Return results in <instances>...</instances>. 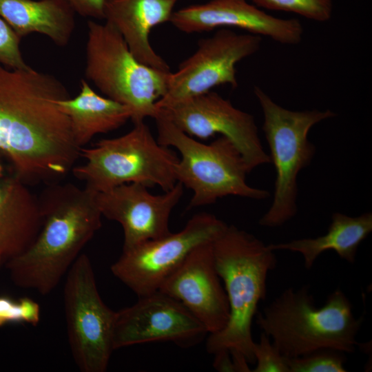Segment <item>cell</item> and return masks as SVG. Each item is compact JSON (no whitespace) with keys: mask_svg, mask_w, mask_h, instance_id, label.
<instances>
[{"mask_svg":"<svg viewBox=\"0 0 372 372\" xmlns=\"http://www.w3.org/2000/svg\"><path fill=\"white\" fill-rule=\"evenodd\" d=\"M70 97L52 74L0 64V154L28 185L60 181L81 156L57 104Z\"/></svg>","mask_w":372,"mask_h":372,"instance_id":"1","label":"cell"},{"mask_svg":"<svg viewBox=\"0 0 372 372\" xmlns=\"http://www.w3.org/2000/svg\"><path fill=\"white\" fill-rule=\"evenodd\" d=\"M42 225L34 242L9 260L13 282L42 295L52 292L101 227L96 193L60 181L45 185L38 198Z\"/></svg>","mask_w":372,"mask_h":372,"instance_id":"2","label":"cell"},{"mask_svg":"<svg viewBox=\"0 0 372 372\" xmlns=\"http://www.w3.org/2000/svg\"><path fill=\"white\" fill-rule=\"evenodd\" d=\"M213 251L228 299L229 318L223 330L208 334L207 351L214 354L222 349L236 350L254 364L251 325L259 302L266 298L268 273L276 267L274 251L231 225L213 242Z\"/></svg>","mask_w":372,"mask_h":372,"instance_id":"3","label":"cell"},{"mask_svg":"<svg viewBox=\"0 0 372 372\" xmlns=\"http://www.w3.org/2000/svg\"><path fill=\"white\" fill-rule=\"evenodd\" d=\"M364 318H355L345 293L336 289L317 307L309 287H289L256 316V324L287 358L320 349L352 353Z\"/></svg>","mask_w":372,"mask_h":372,"instance_id":"4","label":"cell"},{"mask_svg":"<svg viewBox=\"0 0 372 372\" xmlns=\"http://www.w3.org/2000/svg\"><path fill=\"white\" fill-rule=\"evenodd\" d=\"M80 156L85 162L74 165L71 172L95 193L131 183L147 187L158 185L167 192L177 183V154L158 143L144 121L134 123L133 128L121 136L81 147Z\"/></svg>","mask_w":372,"mask_h":372,"instance_id":"5","label":"cell"},{"mask_svg":"<svg viewBox=\"0 0 372 372\" xmlns=\"http://www.w3.org/2000/svg\"><path fill=\"white\" fill-rule=\"evenodd\" d=\"M85 76L106 97L127 107L134 123L155 118L171 72L139 62L110 23L87 21Z\"/></svg>","mask_w":372,"mask_h":372,"instance_id":"6","label":"cell"},{"mask_svg":"<svg viewBox=\"0 0 372 372\" xmlns=\"http://www.w3.org/2000/svg\"><path fill=\"white\" fill-rule=\"evenodd\" d=\"M159 144L175 147L180 159L175 166L177 182L194 192L189 207L215 203L218 198L237 196L255 200L269 196V191L251 187L246 182L250 172L236 146L227 137L209 144L197 141L165 117L154 118Z\"/></svg>","mask_w":372,"mask_h":372,"instance_id":"7","label":"cell"},{"mask_svg":"<svg viewBox=\"0 0 372 372\" xmlns=\"http://www.w3.org/2000/svg\"><path fill=\"white\" fill-rule=\"evenodd\" d=\"M254 92L262 111V129L276 171L272 203L258 223L273 228L283 225L297 214L298 176L310 165L316 154L315 145L308 139L311 128L336 114L330 110H290L279 105L258 86Z\"/></svg>","mask_w":372,"mask_h":372,"instance_id":"8","label":"cell"},{"mask_svg":"<svg viewBox=\"0 0 372 372\" xmlns=\"http://www.w3.org/2000/svg\"><path fill=\"white\" fill-rule=\"evenodd\" d=\"M68 342L79 369L104 372L112 351L116 311L99 293L90 260L81 254L68 273L63 289Z\"/></svg>","mask_w":372,"mask_h":372,"instance_id":"9","label":"cell"},{"mask_svg":"<svg viewBox=\"0 0 372 372\" xmlns=\"http://www.w3.org/2000/svg\"><path fill=\"white\" fill-rule=\"evenodd\" d=\"M227 225L211 214H196L178 232L123 251L111 271L138 297L158 291L193 249L214 242Z\"/></svg>","mask_w":372,"mask_h":372,"instance_id":"10","label":"cell"},{"mask_svg":"<svg viewBox=\"0 0 372 372\" xmlns=\"http://www.w3.org/2000/svg\"><path fill=\"white\" fill-rule=\"evenodd\" d=\"M262 37L238 34L220 28L211 37L199 41L196 50L170 72L167 90L156 103L162 108L185 99L229 85L238 86L236 64L255 54L261 46Z\"/></svg>","mask_w":372,"mask_h":372,"instance_id":"11","label":"cell"},{"mask_svg":"<svg viewBox=\"0 0 372 372\" xmlns=\"http://www.w3.org/2000/svg\"><path fill=\"white\" fill-rule=\"evenodd\" d=\"M158 110L157 114L192 137L207 139L219 134L228 138L243 156L250 172L271 163L263 149L254 117L215 92L211 90Z\"/></svg>","mask_w":372,"mask_h":372,"instance_id":"12","label":"cell"},{"mask_svg":"<svg viewBox=\"0 0 372 372\" xmlns=\"http://www.w3.org/2000/svg\"><path fill=\"white\" fill-rule=\"evenodd\" d=\"M207 334L203 324L182 303L156 291L138 296L136 303L116 311L112 343L114 350L161 341L187 348Z\"/></svg>","mask_w":372,"mask_h":372,"instance_id":"13","label":"cell"},{"mask_svg":"<svg viewBox=\"0 0 372 372\" xmlns=\"http://www.w3.org/2000/svg\"><path fill=\"white\" fill-rule=\"evenodd\" d=\"M183 194L179 182L161 195L151 194L143 184L131 183L96 193V201L102 216L121 224L123 251H127L171 233L170 214Z\"/></svg>","mask_w":372,"mask_h":372,"instance_id":"14","label":"cell"},{"mask_svg":"<svg viewBox=\"0 0 372 372\" xmlns=\"http://www.w3.org/2000/svg\"><path fill=\"white\" fill-rule=\"evenodd\" d=\"M158 291L182 303L208 334L220 331L228 322L229 306L216 267L213 242L193 249Z\"/></svg>","mask_w":372,"mask_h":372,"instance_id":"15","label":"cell"},{"mask_svg":"<svg viewBox=\"0 0 372 372\" xmlns=\"http://www.w3.org/2000/svg\"><path fill=\"white\" fill-rule=\"evenodd\" d=\"M169 22L185 33L237 28L288 45L299 43L303 34L300 21L273 17L247 0H210L190 5L174 11Z\"/></svg>","mask_w":372,"mask_h":372,"instance_id":"16","label":"cell"},{"mask_svg":"<svg viewBox=\"0 0 372 372\" xmlns=\"http://www.w3.org/2000/svg\"><path fill=\"white\" fill-rule=\"evenodd\" d=\"M178 0H104L105 22L122 36L141 63L170 72L167 62L153 49L149 34L156 26L169 22Z\"/></svg>","mask_w":372,"mask_h":372,"instance_id":"17","label":"cell"},{"mask_svg":"<svg viewBox=\"0 0 372 372\" xmlns=\"http://www.w3.org/2000/svg\"><path fill=\"white\" fill-rule=\"evenodd\" d=\"M42 225L39 199L28 185L0 163V256L8 260L24 252Z\"/></svg>","mask_w":372,"mask_h":372,"instance_id":"18","label":"cell"},{"mask_svg":"<svg viewBox=\"0 0 372 372\" xmlns=\"http://www.w3.org/2000/svg\"><path fill=\"white\" fill-rule=\"evenodd\" d=\"M75 14L64 0H0V17L20 38L39 33L59 47L70 41Z\"/></svg>","mask_w":372,"mask_h":372,"instance_id":"19","label":"cell"},{"mask_svg":"<svg viewBox=\"0 0 372 372\" xmlns=\"http://www.w3.org/2000/svg\"><path fill=\"white\" fill-rule=\"evenodd\" d=\"M372 231V214L364 213L355 217L335 212L327 232L316 238L293 240L287 242L268 245L272 251L287 250L299 253L304 266L310 269L323 252L333 250L345 261L353 264L360 245Z\"/></svg>","mask_w":372,"mask_h":372,"instance_id":"20","label":"cell"},{"mask_svg":"<svg viewBox=\"0 0 372 372\" xmlns=\"http://www.w3.org/2000/svg\"><path fill=\"white\" fill-rule=\"evenodd\" d=\"M80 85L77 96L59 101L57 104L69 118L74 142L81 148L95 135L123 126L131 119V112L125 105L97 94L85 79H81Z\"/></svg>","mask_w":372,"mask_h":372,"instance_id":"21","label":"cell"},{"mask_svg":"<svg viewBox=\"0 0 372 372\" xmlns=\"http://www.w3.org/2000/svg\"><path fill=\"white\" fill-rule=\"evenodd\" d=\"M346 358L344 352L320 349L302 356L287 358V364L289 372H346Z\"/></svg>","mask_w":372,"mask_h":372,"instance_id":"22","label":"cell"},{"mask_svg":"<svg viewBox=\"0 0 372 372\" xmlns=\"http://www.w3.org/2000/svg\"><path fill=\"white\" fill-rule=\"evenodd\" d=\"M256 6L271 10L295 13L308 19L325 22L332 16L333 0H251Z\"/></svg>","mask_w":372,"mask_h":372,"instance_id":"23","label":"cell"},{"mask_svg":"<svg viewBox=\"0 0 372 372\" xmlns=\"http://www.w3.org/2000/svg\"><path fill=\"white\" fill-rule=\"evenodd\" d=\"M39 304L28 297L17 300L0 296V327L11 322H23L36 326L39 320Z\"/></svg>","mask_w":372,"mask_h":372,"instance_id":"24","label":"cell"},{"mask_svg":"<svg viewBox=\"0 0 372 372\" xmlns=\"http://www.w3.org/2000/svg\"><path fill=\"white\" fill-rule=\"evenodd\" d=\"M253 353L256 366L254 372H289L287 358L270 338L262 333L258 342H254Z\"/></svg>","mask_w":372,"mask_h":372,"instance_id":"25","label":"cell"},{"mask_svg":"<svg viewBox=\"0 0 372 372\" xmlns=\"http://www.w3.org/2000/svg\"><path fill=\"white\" fill-rule=\"evenodd\" d=\"M21 39L0 17V64L10 69L30 68L20 49Z\"/></svg>","mask_w":372,"mask_h":372,"instance_id":"26","label":"cell"},{"mask_svg":"<svg viewBox=\"0 0 372 372\" xmlns=\"http://www.w3.org/2000/svg\"><path fill=\"white\" fill-rule=\"evenodd\" d=\"M74 9L76 13L87 17L103 19L104 0H64Z\"/></svg>","mask_w":372,"mask_h":372,"instance_id":"27","label":"cell"},{"mask_svg":"<svg viewBox=\"0 0 372 372\" xmlns=\"http://www.w3.org/2000/svg\"><path fill=\"white\" fill-rule=\"evenodd\" d=\"M213 366L218 371L235 372L231 355L228 349H222L213 354Z\"/></svg>","mask_w":372,"mask_h":372,"instance_id":"28","label":"cell"},{"mask_svg":"<svg viewBox=\"0 0 372 372\" xmlns=\"http://www.w3.org/2000/svg\"><path fill=\"white\" fill-rule=\"evenodd\" d=\"M1 261H2V258L0 256V265H1Z\"/></svg>","mask_w":372,"mask_h":372,"instance_id":"29","label":"cell"},{"mask_svg":"<svg viewBox=\"0 0 372 372\" xmlns=\"http://www.w3.org/2000/svg\"></svg>","mask_w":372,"mask_h":372,"instance_id":"30","label":"cell"}]
</instances>
